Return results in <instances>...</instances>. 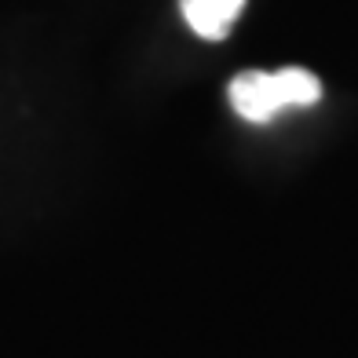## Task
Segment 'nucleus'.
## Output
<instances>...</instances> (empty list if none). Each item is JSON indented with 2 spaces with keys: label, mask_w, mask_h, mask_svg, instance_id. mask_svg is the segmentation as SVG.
I'll use <instances>...</instances> for the list:
<instances>
[{
  "label": "nucleus",
  "mask_w": 358,
  "mask_h": 358,
  "mask_svg": "<svg viewBox=\"0 0 358 358\" xmlns=\"http://www.w3.org/2000/svg\"><path fill=\"white\" fill-rule=\"evenodd\" d=\"M231 106L241 121L267 124L292 106H315L322 99V80L303 66L285 70H241L231 88Z\"/></svg>",
  "instance_id": "obj_1"
},
{
  "label": "nucleus",
  "mask_w": 358,
  "mask_h": 358,
  "mask_svg": "<svg viewBox=\"0 0 358 358\" xmlns=\"http://www.w3.org/2000/svg\"><path fill=\"white\" fill-rule=\"evenodd\" d=\"M187 26L201 41H223L245 11V0H179Z\"/></svg>",
  "instance_id": "obj_2"
}]
</instances>
